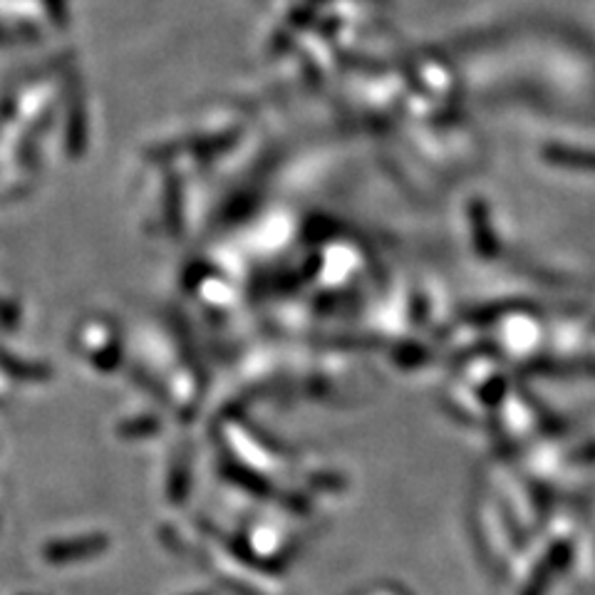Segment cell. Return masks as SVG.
I'll use <instances>...</instances> for the list:
<instances>
[{
	"mask_svg": "<svg viewBox=\"0 0 595 595\" xmlns=\"http://www.w3.org/2000/svg\"><path fill=\"white\" fill-rule=\"evenodd\" d=\"M571 543L568 541H561L556 543V546L551 548V551L543 556V561L538 563V568L534 571V578H531L529 588H526V595H543L546 593V588L551 586L553 578L561 576L563 571L568 568V563H571Z\"/></svg>",
	"mask_w": 595,
	"mask_h": 595,
	"instance_id": "cell-1",
	"label": "cell"
},
{
	"mask_svg": "<svg viewBox=\"0 0 595 595\" xmlns=\"http://www.w3.org/2000/svg\"><path fill=\"white\" fill-rule=\"evenodd\" d=\"M576 462L595 464V444H588V447H583L581 452L576 454Z\"/></svg>",
	"mask_w": 595,
	"mask_h": 595,
	"instance_id": "cell-2",
	"label": "cell"
}]
</instances>
